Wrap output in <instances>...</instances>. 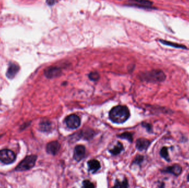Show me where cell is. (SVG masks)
I'll return each mask as SVG.
<instances>
[{"label":"cell","mask_w":189,"mask_h":188,"mask_svg":"<svg viewBox=\"0 0 189 188\" xmlns=\"http://www.w3.org/2000/svg\"><path fill=\"white\" fill-rule=\"evenodd\" d=\"M142 125L144 126V127H145V128H146L148 131H150V130H152V126H151V125L149 124L144 123L142 124Z\"/></svg>","instance_id":"obj_23"},{"label":"cell","mask_w":189,"mask_h":188,"mask_svg":"<svg viewBox=\"0 0 189 188\" xmlns=\"http://www.w3.org/2000/svg\"><path fill=\"white\" fill-rule=\"evenodd\" d=\"M62 74V71L57 67H50L45 70L44 74L48 78L58 77Z\"/></svg>","instance_id":"obj_6"},{"label":"cell","mask_w":189,"mask_h":188,"mask_svg":"<svg viewBox=\"0 0 189 188\" xmlns=\"http://www.w3.org/2000/svg\"><path fill=\"white\" fill-rule=\"evenodd\" d=\"M20 70V66L15 63H10L9 67L6 72V76L8 78L12 79Z\"/></svg>","instance_id":"obj_8"},{"label":"cell","mask_w":189,"mask_h":188,"mask_svg":"<svg viewBox=\"0 0 189 188\" xmlns=\"http://www.w3.org/2000/svg\"><path fill=\"white\" fill-rule=\"evenodd\" d=\"M123 150V146L122 145V144L118 142L117 143V145L114 146V147L110 150V152L113 154V155H117L121 153V152Z\"/></svg>","instance_id":"obj_14"},{"label":"cell","mask_w":189,"mask_h":188,"mask_svg":"<svg viewBox=\"0 0 189 188\" xmlns=\"http://www.w3.org/2000/svg\"><path fill=\"white\" fill-rule=\"evenodd\" d=\"M89 78L91 80L96 81L99 79V75L97 72H91L89 74Z\"/></svg>","instance_id":"obj_20"},{"label":"cell","mask_w":189,"mask_h":188,"mask_svg":"<svg viewBox=\"0 0 189 188\" xmlns=\"http://www.w3.org/2000/svg\"><path fill=\"white\" fill-rule=\"evenodd\" d=\"M118 137L121 139L127 140L129 142H132L133 141V136H132V134L128 132H126L123 134H121V135H119Z\"/></svg>","instance_id":"obj_17"},{"label":"cell","mask_w":189,"mask_h":188,"mask_svg":"<svg viewBox=\"0 0 189 188\" xmlns=\"http://www.w3.org/2000/svg\"><path fill=\"white\" fill-rule=\"evenodd\" d=\"M39 128L42 131H48L51 129V124L49 121H43L39 124Z\"/></svg>","instance_id":"obj_15"},{"label":"cell","mask_w":189,"mask_h":188,"mask_svg":"<svg viewBox=\"0 0 189 188\" xmlns=\"http://www.w3.org/2000/svg\"><path fill=\"white\" fill-rule=\"evenodd\" d=\"M114 186L116 187H121V188H126L128 186V182H127V179H124V181L121 182L117 181L116 183L115 184Z\"/></svg>","instance_id":"obj_19"},{"label":"cell","mask_w":189,"mask_h":188,"mask_svg":"<svg viewBox=\"0 0 189 188\" xmlns=\"http://www.w3.org/2000/svg\"><path fill=\"white\" fill-rule=\"evenodd\" d=\"M187 181H189V175H188V176H187Z\"/></svg>","instance_id":"obj_24"},{"label":"cell","mask_w":189,"mask_h":188,"mask_svg":"<svg viewBox=\"0 0 189 188\" xmlns=\"http://www.w3.org/2000/svg\"><path fill=\"white\" fill-rule=\"evenodd\" d=\"M85 154V148L82 145H77L75 147L74 153V159L77 161H81Z\"/></svg>","instance_id":"obj_9"},{"label":"cell","mask_w":189,"mask_h":188,"mask_svg":"<svg viewBox=\"0 0 189 188\" xmlns=\"http://www.w3.org/2000/svg\"><path fill=\"white\" fill-rule=\"evenodd\" d=\"M164 172L173 174L174 176H178L182 173V167L179 164H174L172 166L167 167L164 170Z\"/></svg>","instance_id":"obj_10"},{"label":"cell","mask_w":189,"mask_h":188,"mask_svg":"<svg viewBox=\"0 0 189 188\" xmlns=\"http://www.w3.org/2000/svg\"><path fill=\"white\" fill-rule=\"evenodd\" d=\"M37 156L35 155H30L25 157L23 160L20 162L17 167L16 168V171H28L32 168L35 166L37 161Z\"/></svg>","instance_id":"obj_3"},{"label":"cell","mask_w":189,"mask_h":188,"mask_svg":"<svg viewBox=\"0 0 189 188\" xmlns=\"http://www.w3.org/2000/svg\"><path fill=\"white\" fill-rule=\"evenodd\" d=\"M160 154L163 158L165 159L166 160L169 161V154H168V150L166 147H163L160 151Z\"/></svg>","instance_id":"obj_18"},{"label":"cell","mask_w":189,"mask_h":188,"mask_svg":"<svg viewBox=\"0 0 189 188\" xmlns=\"http://www.w3.org/2000/svg\"><path fill=\"white\" fill-rule=\"evenodd\" d=\"M143 159V156H138L137 158H136V159L135 161H134V162H135L136 163H140L141 162H142Z\"/></svg>","instance_id":"obj_22"},{"label":"cell","mask_w":189,"mask_h":188,"mask_svg":"<svg viewBox=\"0 0 189 188\" xmlns=\"http://www.w3.org/2000/svg\"><path fill=\"white\" fill-rule=\"evenodd\" d=\"M89 169L92 172H96L100 168V163L96 159H92L88 162L87 163Z\"/></svg>","instance_id":"obj_12"},{"label":"cell","mask_w":189,"mask_h":188,"mask_svg":"<svg viewBox=\"0 0 189 188\" xmlns=\"http://www.w3.org/2000/svg\"><path fill=\"white\" fill-rule=\"evenodd\" d=\"M83 186L85 188H94V184L92 183L89 181H85L83 182Z\"/></svg>","instance_id":"obj_21"},{"label":"cell","mask_w":189,"mask_h":188,"mask_svg":"<svg viewBox=\"0 0 189 188\" xmlns=\"http://www.w3.org/2000/svg\"><path fill=\"white\" fill-rule=\"evenodd\" d=\"M65 123L70 129H75L80 125L81 121L79 116L75 114H71L66 118Z\"/></svg>","instance_id":"obj_5"},{"label":"cell","mask_w":189,"mask_h":188,"mask_svg":"<svg viewBox=\"0 0 189 188\" xmlns=\"http://www.w3.org/2000/svg\"><path fill=\"white\" fill-rule=\"evenodd\" d=\"M150 145L149 140L145 139H139L136 142V147L139 151L147 150Z\"/></svg>","instance_id":"obj_11"},{"label":"cell","mask_w":189,"mask_h":188,"mask_svg":"<svg viewBox=\"0 0 189 188\" xmlns=\"http://www.w3.org/2000/svg\"><path fill=\"white\" fill-rule=\"evenodd\" d=\"M159 41L162 43L163 44L168 45V46H170L172 47L181 48V49H187V47L185 46L184 45L179 44H177V43H175L170 42L164 40H160Z\"/></svg>","instance_id":"obj_13"},{"label":"cell","mask_w":189,"mask_h":188,"mask_svg":"<svg viewBox=\"0 0 189 188\" xmlns=\"http://www.w3.org/2000/svg\"><path fill=\"white\" fill-rule=\"evenodd\" d=\"M16 155L14 152L8 149L0 150V161L5 164L12 163L16 160Z\"/></svg>","instance_id":"obj_4"},{"label":"cell","mask_w":189,"mask_h":188,"mask_svg":"<svg viewBox=\"0 0 189 188\" xmlns=\"http://www.w3.org/2000/svg\"><path fill=\"white\" fill-rule=\"evenodd\" d=\"M60 145L58 141H52L48 143L46 147L47 153L52 155H55L59 151Z\"/></svg>","instance_id":"obj_7"},{"label":"cell","mask_w":189,"mask_h":188,"mask_svg":"<svg viewBox=\"0 0 189 188\" xmlns=\"http://www.w3.org/2000/svg\"><path fill=\"white\" fill-rule=\"evenodd\" d=\"M131 1L137 3V4L141 5L142 6H144L146 7H149V6H150L153 3L152 2L149 1V0H131Z\"/></svg>","instance_id":"obj_16"},{"label":"cell","mask_w":189,"mask_h":188,"mask_svg":"<svg viewBox=\"0 0 189 188\" xmlns=\"http://www.w3.org/2000/svg\"><path fill=\"white\" fill-rule=\"evenodd\" d=\"M129 116V109L127 106L122 105H118L113 108L109 113V119L113 122L118 124L123 123L127 121Z\"/></svg>","instance_id":"obj_1"},{"label":"cell","mask_w":189,"mask_h":188,"mask_svg":"<svg viewBox=\"0 0 189 188\" xmlns=\"http://www.w3.org/2000/svg\"><path fill=\"white\" fill-rule=\"evenodd\" d=\"M141 78L148 82H160L164 81L166 76L163 71L159 69H154L142 74Z\"/></svg>","instance_id":"obj_2"}]
</instances>
